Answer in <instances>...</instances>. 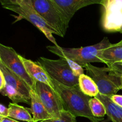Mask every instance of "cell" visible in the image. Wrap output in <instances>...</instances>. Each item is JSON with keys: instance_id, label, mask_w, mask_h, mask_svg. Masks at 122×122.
I'll use <instances>...</instances> for the list:
<instances>
[{"instance_id": "1", "label": "cell", "mask_w": 122, "mask_h": 122, "mask_svg": "<svg viewBox=\"0 0 122 122\" xmlns=\"http://www.w3.org/2000/svg\"><path fill=\"white\" fill-rule=\"evenodd\" d=\"M51 79L54 89L60 97L64 110L75 117H86L92 122H100L103 120L104 118H98L93 115L89 107V100L91 98L81 91L79 85L67 86L53 79Z\"/></svg>"}, {"instance_id": "2", "label": "cell", "mask_w": 122, "mask_h": 122, "mask_svg": "<svg viewBox=\"0 0 122 122\" xmlns=\"http://www.w3.org/2000/svg\"><path fill=\"white\" fill-rule=\"evenodd\" d=\"M107 37L94 45L81 48H64L58 46H48L46 49L60 58H67L77 63L82 67L91 63H101L98 54L102 50L111 45Z\"/></svg>"}, {"instance_id": "3", "label": "cell", "mask_w": 122, "mask_h": 122, "mask_svg": "<svg viewBox=\"0 0 122 122\" xmlns=\"http://www.w3.org/2000/svg\"><path fill=\"white\" fill-rule=\"evenodd\" d=\"M85 68L97 85L100 94L111 97L122 89L120 73L114 66L98 67L88 64Z\"/></svg>"}, {"instance_id": "4", "label": "cell", "mask_w": 122, "mask_h": 122, "mask_svg": "<svg viewBox=\"0 0 122 122\" xmlns=\"http://www.w3.org/2000/svg\"><path fill=\"white\" fill-rule=\"evenodd\" d=\"M3 7L17 14L20 17L30 22L32 25L40 30L48 39L53 43L55 46H58L53 34L58 35V33L48 25L45 20L35 10L31 0H24L17 5L11 4H2Z\"/></svg>"}, {"instance_id": "5", "label": "cell", "mask_w": 122, "mask_h": 122, "mask_svg": "<svg viewBox=\"0 0 122 122\" xmlns=\"http://www.w3.org/2000/svg\"><path fill=\"white\" fill-rule=\"evenodd\" d=\"M37 62L51 78L58 83L70 87L79 85V77L74 74L69 63L64 58L51 60L41 57Z\"/></svg>"}, {"instance_id": "6", "label": "cell", "mask_w": 122, "mask_h": 122, "mask_svg": "<svg viewBox=\"0 0 122 122\" xmlns=\"http://www.w3.org/2000/svg\"><path fill=\"white\" fill-rule=\"evenodd\" d=\"M35 10L48 25L63 37L66 33L69 23L66 21L51 0H31Z\"/></svg>"}, {"instance_id": "7", "label": "cell", "mask_w": 122, "mask_h": 122, "mask_svg": "<svg viewBox=\"0 0 122 122\" xmlns=\"http://www.w3.org/2000/svg\"><path fill=\"white\" fill-rule=\"evenodd\" d=\"M0 61L22 79L30 88H34L35 81L27 73L20 58V55L18 54L13 48L0 44Z\"/></svg>"}, {"instance_id": "8", "label": "cell", "mask_w": 122, "mask_h": 122, "mask_svg": "<svg viewBox=\"0 0 122 122\" xmlns=\"http://www.w3.org/2000/svg\"><path fill=\"white\" fill-rule=\"evenodd\" d=\"M45 108L53 118H59L64 110L61 100L54 88L40 82L35 83L33 88Z\"/></svg>"}, {"instance_id": "9", "label": "cell", "mask_w": 122, "mask_h": 122, "mask_svg": "<svg viewBox=\"0 0 122 122\" xmlns=\"http://www.w3.org/2000/svg\"><path fill=\"white\" fill-rule=\"evenodd\" d=\"M102 26L106 32H119L122 26V0H103Z\"/></svg>"}, {"instance_id": "10", "label": "cell", "mask_w": 122, "mask_h": 122, "mask_svg": "<svg viewBox=\"0 0 122 122\" xmlns=\"http://www.w3.org/2000/svg\"><path fill=\"white\" fill-rule=\"evenodd\" d=\"M67 22L81 8L92 4H101L103 0H51Z\"/></svg>"}, {"instance_id": "11", "label": "cell", "mask_w": 122, "mask_h": 122, "mask_svg": "<svg viewBox=\"0 0 122 122\" xmlns=\"http://www.w3.org/2000/svg\"><path fill=\"white\" fill-rule=\"evenodd\" d=\"M0 70L3 73L6 83L15 89L31 104L30 91L32 88L19 76L11 71L2 62L0 61Z\"/></svg>"}, {"instance_id": "12", "label": "cell", "mask_w": 122, "mask_h": 122, "mask_svg": "<svg viewBox=\"0 0 122 122\" xmlns=\"http://www.w3.org/2000/svg\"><path fill=\"white\" fill-rule=\"evenodd\" d=\"M20 58L27 73L35 82H42L54 88L51 77L38 62H34L30 60L26 59L21 56Z\"/></svg>"}, {"instance_id": "13", "label": "cell", "mask_w": 122, "mask_h": 122, "mask_svg": "<svg viewBox=\"0 0 122 122\" xmlns=\"http://www.w3.org/2000/svg\"><path fill=\"white\" fill-rule=\"evenodd\" d=\"M98 57L107 67H112L114 64L122 62V41L114 44H111L109 46L102 50L99 53Z\"/></svg>"}, {"instance_id": "14", "label": "cell", "mask_w": 122, "mask_h": 122, "mask_svg": "<svg viewBox=\"0 0 122 122\" xmlns=\"http://www.w3.org/2000/svg\"><path fill=\"white\" fill-rule=\"evenodd\" d=\"M30 96V110L33 114V122H40L53 118V117L46 110L38 94L33 89H31Z\"/></svg>"}, {"instance_id": "15", "label": "cell", "mask_w": 122, "mask_h": 122, "mask_svg": "<svg viewBox=\"0 0 122 122\" xmlns=\"http://www.w3.org/2000/svg\"><path fill=\"white\" fill-rule=\"evenodd\" d=\"M95 97L103 103L107 115L113 122H122V107L116 104L110 97L99 93Z\"/></svg>"}, {"instance_id": "16", "label": "cell", "mask_w": 122, "mask_h": 122, "mask_svg": "<svg viewBox=\"0 0 122 122\" xmlns=\"http://www.w3.org/2000/svg\"><path fill=\"white\" fill-rule=\"evenodd\" d=\"M8 110L9 117L20 121L33 122V117L31 116L28 108L19 106L16 103H10L8 105Z\"/></svg>"}, {"instance_id": "17", "label": "cell", "mask_w": 122, "mask_h": 122, "mask_svg": "<svg viewBox=\"0 0 122 122\" xmlns=\"http://www.w3.org/2000/svg\"><path fill=\"white\" fill-rule=\"evenodd\" d=\"M79 85L81 91L90 97H95L100 93L95 82L88 75L82 74L79 77Z\"/></svg>"}, {"instance_id": "18", "label": "cell", "mask_w": 122, "mask_h": 122, "mask_svg": "<svg viewBox=\"0 0 122 122\" xmlns=\"http://www.w3.org/2000/svg\"><path fill=\"white\" fill-rule=\"evenodd\" d=\"M0 92L4 96H6L9 98L13 101V103L17 104L19 102H24V103L30 104V102L22 95H20L14 88L7 83L3 88L0 89Z\"/></svg>"}, {"instance_id": "19", "label": "cell", "mask_w": 122, "mask_h": 122, "mask_svg": "<svg viewBox=\"0 0 122 122\" xmlns=\"http://www.w3.org/2000/svg\"><path fill=\"white\" fill-rule=\"evenodd\" d=\"M89 107L92 114L96 117L104 118L105 115H107L105 106L97 97L91 98L89 100Z\"/></svg>"}, {"instance_id": "20", "label": "cell", "mask_w": 122, "mask_h": 122, "mask_svg": "<svg viewBox=\"0 0 122 122\" xmlns=\"http://www.w3.org/2000/svg\"><path fill=\"white\" fill-rule=\"evenodd\" d=\"M40 122H76V117L68 111L63 110L59 118H52Z\"/></svg>"}, {"instance_id": "21", "label": "cell", "mask_w": 122, "mask_h": 122, "mask_svg": "<svg viewBox=\"0 0 122 122\" xmlns=\"http://www.w3.org/2000/svg\"><path fill=\"white\" fill-rule=\"evenodd\" d=\"M111 99H112V101L117 104V106H120V107H122V95H113L112 97H111Z\"/></svg>"}, {"instance_id": "22", "label": "cell", "mask_w": 122, "mask_h": 122, "mask_svg": "<svg viewBox=\"0 0 122 122\" xmlns=\"http://www.w3.org/2000/svg\"><path fill=\"white\" fill-rule=\"evenodd\" d=\"M9 110L8 108H7L3 104H0V116L8 117Z\"/></svg>"}, {"instance_id": "23", "label": "cell", "mask_w": 122, "mask_h": 122, "mask_svg": "<svg viewBox=\"0 0 122 122\" xmlns=\"http://www.w3.org/2000/svg\"><path fill=\"white\" fill-rule=\"evenodd\" d=\"M23 1L24 0H4V1H2V4L7 3L13 5H17Z\"/></svg>"}, {"instance_id": "24", "label": "cell", "mask_w": 122, "mask_h": 122, "mask_svg": "<svg viewBox=\"0 0 122 122\" xmlns=\"http://www.w3.org/2000/svg\"><path fill=\"white\" fill-rule=\"evenodd\" d=\"M0 122H20L9 117L0 116Z\"/></svg>"}, {"instance_id": "25", "label": "cell", "mask_w": 122, "mask_h": 122, "mask_svg": "<svg viewBox=\"0 0 122 122\" xmlns=\"http://www.w3.org/2000/svg\"><path fill=\"white\" fill-rule=\"evenodd\" d=\"M0 79H1V83H0V89H2L6 85V82L5 79L4 78V76L3 73H2V71L0 70Z\"/></svg>"}, {"instance_id": "26", "label": "cell", "mask_w": 122, "mask_h": 122, "mask_svg": "<svg viewBox=\"0 0 122 122\" xmlns=\"http://www.w3.org/2000/svg\"><path fill=\"white\" fill-rule=\"evenodd\" d=\"M113 66H114V67H116V69H117L118 70H119V73H120V77H121V81H122V70H120V69H118V68L115 65Z\"/></svg>"}, {"instance_id": "27", "label": "cell", "mask_w": 122, "mask_h": 122, "mask_svg": "<svg viewBox=\"0 0 122 122\" xmlns=\"http://www.w3.org/2000/svg\"><path fill=\"white\" fill-rule=\"evenodd\" d=\"M114 65H115L118 68V69H120V70H122V66H121V65H119V64H114Z\"/></svg>"}, {"instance_id": "28", "label": "cell", "mask_w": 122, "mask_h": 122, "mask_svg": "<svg viewBox=\"0 0 122 122\" xmlns=\"http://www.w3.org/2000/svg\"><path fill=\"white\" fill-rule=\"evenodd\" d=\"M119 32H120V33H122V26L121 27H120V29H119Z\"/></svg>"}, {"instance_id": "29", "label": "cell", "mask_w": 122, "mask_h": 122, "mask_svg": "<svg viewBox=\"0 0 122 122\" xmlns=\"http://www.w3.org/2000/svg\"><path fill=\"white\" fill-rule=\"evenodd\" d=\"M119 64V65H121V66H122V63H119V64Z\"/></svg>"}, {"instance_id": "30", "label": "cell", "mask_w": 122, "mask_h": 122, "mask_svg": "<svg viewBox=\"0 0 122 122\" xmlns=\"http://www.w3.org/2000/svg\"></svg>"}, {"instance_id": "31", "label": "cell", "mask_w": 122, "mask_h": 122, "mask_svg": "<svg viewBox=\"0 0 122 122\" xmlns=\"http://www.w3.org/2000/svg\"></svg>"}]
</instances>
